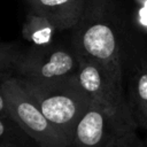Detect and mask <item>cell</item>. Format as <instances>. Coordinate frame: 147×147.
<instances>
[{"label": "cell", "mask_w": 147, "mask_h": 147, "mask_svg": "<svg viewBox=\"0 0 147 147\" xmlns=\"http://www.w3.org/2000/svg\"><path fill=\"white\" fill-rule=\"evenodd\" d=\"M70 31L78 53L100 65L125 90V60L134 26L123 3L119 0H86L79 22Z\"/></svg>", "instance_id": "obj_1"}, {"label": "cell", "mask_w": 147, "mask_h": 147, "mask_svg": "<svg viewBox=\"0 0 147 147\" xmlns=\"http://www.w3.org/2000/svg\"><path fill=\"white\" fill-rule=\"evenodd\" d=\"M18 82L36 100L47 119L72 142L76 125L92 103L78 76L47 82L25 79Z\"/></svg>", "instance_id": "obj_2"}, {"label": "cell", "mask_w": 147, "mask_h": 147, "mask_svg": "<svg viewBox=\"0 0 147 147\" xmlns=\"http://www.w3.org/2000/svg\"><path fill=\"white\" fill-rule=\"evenodd\" d=\"M79 53L69 41L54 40L48 45H31L23 48L18 59L15 78L25 80L47 82L77 75Z\"/></svg>", "instance_id": "obj_3"}, {"label": "cell", "mask_w": 147, "mask_h": 147, "mask_svg": "<svg viewBox=\"0 0 147 147\" xmlns=\"http://www.w3.org/2000/svg\"><path fill=\"white\" fill-rule=\"evenodd\" d=\"M0 92L6 99L9 116L39 147H71L70 140L47 119L17 78L6 80L0 86Z\"/></svg>", "instance_id": "obj_4"}, {"label": "cell", "mask_w": 147, "mask_h": 147, "mask_svg": "<svg viewBox=\"0 0 147 147\" xmlns=\"http://www.w3.org/2000/svg\"><path fill=\"white\" fill-rule=\"evenodd\" d=\"M137 130L134 121L113 115L92 101L76 125L71 147H108Z\"/></svg>", "instance_id": "obj_5"}, {"label": "cell", "mask_w": 147, "mask_h": 147, "mask_svg": "<svg viewBox=\"0 0 147 147\" xmlns=\"http://www.w3.org/2000/svg\"><path fill=\"white\" fill-rule=\"evenodd\" d=\"M147 45L137 33L131 37L124 69L127 105L138 129L147 131Z\"/></svg>", "instance_id": "obj_6"}, {"label": "cell", "mask_w": 147, "mask_h": 147, "mask_svg": "<svg viewBox=\"0 0 147 147\" xmlns=\"http://www.w3.org/2000/svg\"><path fill=\"white\" fill-rule=\"evenodd\" d=\"M77 76L93 102L113 115L133 121L125 90L116 85L100 65L79 54Z\"/></svg>", "instance_id": "obj_7"}, {"label": "cell", "mask_w": 147, "mask_h": 147, "mask_svg": "<svg viewBox=\"0 0 147 147\" xmlns=\"http://www.w3.org/2000/svg\"><path fill=\"white\" fill-rule=\"evenodd\" d=\"M28 11L46 17L57 31L72 30L79 22L86 0H25Z\"/></svg>", "instance_id": "obj_8"}, {"label": "cell", "mask_w": 147, "mask_h": 147, "mask_svg": "<svg viewBox=\"0 0 147 147\" xmlns=\"http://www.w3.org/2000/svg\"><path fill=\"white\" fill-rule=\"evenodd\" d=\"M56 28L44 16L29 13L22 25V36L31 45H48L55 40Z\"/></svg>", "instance_id": "obj_9"}, {"label": "cell", "mask_w": 147, "mask_h": 147, "mask_svg": "<svg viewBox=\"0 0 147 147\" xmlns=\"http://www.w3.org/2000/svg\"><path fill=\"white\" fill-rule=\"evenodd\" d=\"M0 146L39 147L36 141L11 118L0 115Z\"/></svg>", "instance_id": "obj_10"}, {"label": "cell", "mask_w": 147, "mask_h": 147, "mask_svg": "<svg viewBox=\"0 0 147 147\" xmlns=\"http://www.w3.org/2000/svg\"><path fill=\"white\" fill-rule=\"evenodd\" d=\"M23 48L17 44L0 42V86L15 76V69Z\"/></svg>", "instance_id": "obj_11"}, {"label": "cell", "mask_w": 147, "mask_h": 147, "mask_svg": "<svg viewBox=\"0 0 147 147\" xmlns=\"http://www.w3.org/2000/svg\"><path fill=\"white\" fill-rule=\"evenodd\" d=\"M108 147H144V140L140 139L137 131H133L119 138Z\"/></svg>", "instance_id": "obj_12"}, {"label": "cell", "mask_w": 147, "mask_h": 147, "mask_svg": "<svg viewBox=\"0 0 147 147\" xmlns=\"http://www.w3.org/2000/svg\"><path fill=\"white\" fill-rule=\"evenodd\" d=\"M0 115L1 116H7V117H10L9 116V111H8V107H7V102H6V99L3 96V94L0 92Z\"/></svg>", "instance_id": "obj_13"}, {"label": "cell", "mask_w": 147, "mask_h": 147, "mask_svg": "<svg viewBox=\"0 0 147 147\" xmlns=\"http://www.w3.org/2000/svg\"><path fill=\"white\" fill-rule=\"evenodd\" d=\"M147 132V131H146ZM144 147H147V133H146V138L144 139Z\"/></svg>", "instance_id": "obj_14"}, {"label": "cell", "mask_w": 147, "mask_h": 147, "mask_svg": "<svg viewBox=\"0 0 147 147\" xmlns=\"http://www.w3.org/2000/svg\"><path fill=\"white\" fill-rule=\"evenodd\" d=\"M133 1H138V0H133Z\"/></svg>", "instance_id": "obj_15"}, {"label": "cell", "mask_w": 147, "mask_h": 147, "mask_svg": "<svg viewBox=\"0 0 147 147\" xmlns=\"http://www.w3.org/2000/svg\"><path fill=\"white\" fill-rule=\"evenodd\" d=\"M0 147H3V146H0Z\"/></svg>", "instance_id": "obj_16"}]
</instances>
